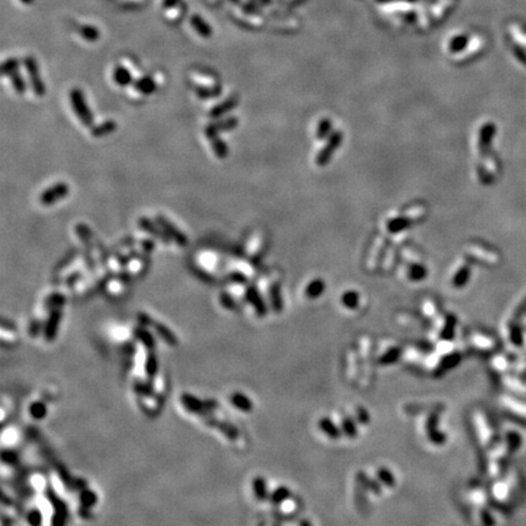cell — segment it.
Masks as SVG:
<instances>
[{
	"label": "cell",
	"mask_w": 526,
	"mask_h": 526,
	"mask_svg": "<svg viewBox=\"0 0 526 526\" xmlns=\"http://www.w3.org/2000/svg\"><path fill=\"white\" fill-rule=\"evenodd\" d=\"M30 413L33 418L43 419L47 415V406L43 402H34V403L31 404Z\"/></svg>",
	"instance_id": "484cf974"
},
{
	"label": "cell",
	"mask_w": 526,
	"mask_h": 526,
	"mask_svg": "<svg viewBox=\"0 0 526 526\" xmlns=\"http://www.w3.org/2000/svg\"><path fill=\"white\" fill-rule=\"evenodd\" d=\"M19 67H20V61L17 59H15V57H10V59L5 60L2 65L3 76L9 77L10 74H13L14 72L19 71Z\"/></svg>",
	"instance_id": "d4e9b609"
},
{
	"label": "cell",
	"mask_w": 526,
	"mask_h": 526,
	"mask_svg": "<svg viewBox=\"0 0 526 526\" xmlns=\"http://www.w3.org/2000/svg\"><path fill=\"white\" fill-rule=\"evenodd\" d=\"M137 318H138V321H139V323L144 327H152V324H154V322H155L154 319H152L149 314H146V313H138Z\"/></svg>",
	"instance_id": "836d02e7"
},
{
	"label": "cell",
	"mask_w": 526,
	"mask_h": 526,
	"mask_svg": "<svg viewBox=\"0 0 526 526\" xmlns=\"http://www.w3.org/2000/svg\"><path fill=\"white\" fill-rule=\"evenodd\" d=\"M379 475H383V476H385V475H384V474H383V471H381V473H379ZM383 479L385 480V481H386V482H387V484H389V478H383Z\"/></svg>",
	"instance_id": "ab89813d"
},
{
	"label": "cell",
	"mask_w": 526,
	"mask_h": 526,
	"mask_svg": "<svg viewBox=\"0 0 526 526\" xmlns=\"http://www.w3.org/2000/svg\"><path fill=\"white\" fill-rule=\"evenodd\" d=\"M27 520L31 524V526H39L40 524H42V513L37 509L31 510L30 513H28Z\"/></svg>",
	"instance_id": "4dcf8cb0"
},
{
	"label": "cell",
	"mask_w": 526,
	"mask_h": 526,
	"mask_svg": "<svg viewBox=\"0 0 526 526\" xmlns=\"http://www.w3.org/2000/svg\"><path fill=\"white\" fill-rule=\"evenodd\" d=\"M220 303L223 308L226 309H234L235 308V301L231 295L227 294V292H222L220 295Z\"/></svg>",
	"instance_id": "f1b7e54d"
},
{
	"label": "cell",
	"mask_w": 526,
	"mask_h": 526,
	"mask_svg": "<svg viewBox=\"0 0 526 526\" xmlns=\"http://www.w3.org/2000/svg\"><path fill=\"white\" fill-rule=\"evenodd\" d=\"M134 336H136L138 340H139L146 349H149V351H154L155 346H156V343H155L154 335H152L148 329H145V328L143 327L136 328V329H134Z\"/></svg>",
	"instance_id": "2e32d148"
},
{
	"label": "cell",
	"mask_w": 526,
	"mask_h": 526,
	"mask_svg": "<svg viewBox=\"0 0 526 526\" xmlns=\"http://www.w3.org/2000/svg\"><path fill=\"white\" fill-rule=\"evenodd\" d=\"M238 126V119L237 117H226V119L215 121V122L209 123V125L203 129V133L207 139H215V138L220 137L221 133L223 132H229L233 131Z\"/></svg>",
	"instance_id": "5b68a950"
},
{
	"label": "cell",
	"mask_w": 526,
	"mask_h": 526,
	"mask_svg": "<svg viewBox=\"0 0 526 526\" xmlns=\"http://www.w3.org/2000/svg\"><path fill=\"white\" fill-rule=\"evenodd\" d=\"M70 194V186L64 182L55 183L40 194L39 201L43 206H53L54 203L64 200Z\"/></svg>",
	"instance_id": "3957f363"
},
{
	"label": "cell",
	"mask_w": 526,
	"mask_h": 526,
	"mask_svg": "<svg viewBox=\"0 0 526 526\" xmlns=\"http://www.w3.org/2000/svg\"><path fill=\"white\" fill-rule=\"evenodd\" d=\"M238 102H239V100H238V96H235V95L229 96L228 99L223 100V101L218 102L217 105H215L214 108H212L211 110H209L208 116L211 117V119H214V120L221 119V117L224 116V115H227V114H228V112H231L232 110H234V109L237 108Z\"/></svg>",
	"instance_id": "ba28073f"
},
{
	"label": "cell",
	"mask_w": 526,
	"mask_h": 526,
	"mask_svg": "<svg viewBox=\"0 0 526 526\" xmlns=\"http://www.w3.org/2000/svg\"><path fill=\"white\" fill-rule=\"evenodd\" d=\"M82 278H83L82 272H73V273H71V274L68 275L67 278H66V285H67V286L76 285V284L78 283V281L82 279Z\"/></svg>",
	"instance_id": "1f68e13d"
},
{
	"label": "cell",
	"mask_w": 526,
	"mask_h": 526,
	"mask_svg": "<svg viewBox=\"0 0 526 526\" xmlns=\"http://www.w3.org/2000/svg\"><path fill=\"white\" fill-rule=\"evenodd\" d=\"M133 88L142 95H151L156 91L157 83L151 76H143L134 80Z\"/></svg>",
	"instance_id": "9c48e42d"
},
{
	"label": "cell",
	"mask_w": 526,
	"mask_h": 526,
	"mask_svg": "<svg viewBox=\"0 0 526 526\" xmlns=\"http://www.w3.org/2000/svg\"><path fill=\"white\" fill-rule=\"evenodd\" d=\"M139 227L143 229L144 232L148 233V234H150L151 237L161 240L162 243L169 244L172 241L171 239H169L167 233L163 231L162 227H161L160 224L156 222V221H152L148 217H142V218H139Z\"/></svg>",
	"instance_id": "8992f818"
},
{
	"label": "cell",
	"mask_w": 526,
	"mask_h": 526,
	"mask_svg": "<svg viewBox=\"0 0 526 526\" xmlns=\"http://www.w3.org/2000/svg\"><path fill=\"white\" fill-rule=\"evenodd\" d=\"M140 245H142L144 251H145L146 254H148V252H151L152 250L155 249V243H154V240H151V239L140 240Z\"/></svg>",
	"instance_id": "d590c367"
},
{
	"label": "cell",
	"mask_w": 526,
	"mask_h": 526,
	"mask_svg": "<svg viewBox=\"0 0 526 526\" xmlns=\"http://www.w3.org/2000/svg\"><path fill=\"white\" fill-rule=\"evenodd\" d=\"M182 403L184 407L188 408V410L194 413H205L206 410V403H202L199 398L194 397V396L189 395V393H184L182 395Z\"/></svg>",
	"instance_id": "e0dca14e"
},
{
	"label": "cell",
	"mask_w": 526,
	"mask_h": 526,
	"mask_svg": "<svg viewBox=\"0 0 526 526\" xmlns=\"http://www.w3.org/2000/svg\"><path fill=\"white\" fill-rule=\"evenodd\" d=\"M286 496H287V491L285 490V488H279V490L275 491L274 494H273L272 499L274 502L278 503V502L283 501V499H285Z\"/></svg>",
	"instance_id": "e575fe53"
},
{
	"label": "cell",
	"mask_w": 526,
	"mask_h": 526,
	"mask_svg": "<svg viewBox=\"0 0 526 526\" xmlns=\"http://www.w3.org/2000/svg\"><path fill=\"white\" fill-rule=\"evenodd\" d=\"M155 221H156V222L159 223L161 227H162L163 231L167 233L169 239H171L172 241H174L178 246L185 247L186 245H188V243H189L188 237H186V235L184 234V233L180 231V229L178 228L175 224L172 223L167 217H165V216H162V215H157L156 217H155Z\"/></svg>",
	"instance_id": "277c9868"
},
{
	"label": "cell",
	"mask_w": 526,
	"mask_h": 526,
	"mask_svg": "<svg viewBox=\"0 0 526 526\" xmlns=\"http://www.w3.org/2000/svg\"><path fill=\"white\" fill-rule=\"evenodd\" d=\"M70 101L72 109H73V112L76 114L77 119L82 122V125L85 126V127H93V112H91L89 106L87 105L84 94H83V91L80 90L79 88H73L70 91Z\"/></svg>",
	"instance_id": "6da1fadb"
},
{
	"label": "cell",
	"mask_w": 526,
	"mask_h": 526,
	"mask_svg": "<svg viewBox=\"0 0 526 526\" xmlns=\"http://www.w3.org/2000/svg\"><path fill=\"white\" fill-rule=\"evenodd\" d=\"M80 502H82V504L84 505L85 508H90L91 505L95 504L96 502V496L95 493L91 492V491H84L82 494H80Z\"/></svg>",
	"instance_id": "83f0119b"
},
{
	"label": "cell",
	"mask_w": 526,
	"mask_h": 526,
	"mask_svg": "<svg viewBox=\"0 0 526 526\" xmlns=\"http://www.w3.org/2000/svg\"><path fill=\"white\" fill-rule=\"evenodd\" d=\"M117 129V123L114 120H108L104 122L99 123V125L93 126L90 128V134L94 138H102L109 136V134L114 133Z\"/></svg>",
	"instance_id": "4fadbf2b"
},
{
	"label": "cell",
	"mask_w": 526,
	"mask_h": 526,
	"mask_svg": "<svg viewBox=\"0 0 526 526\" xmlns=\"http://www.w3.org/2000/svg\"><path fill=\"white\" fill-rule=\"evenodd\" d=\"M209 142H211L212 151L215 152V155L218 157V159L224 160L227 156H228V152H229L228 145H227V143L224 142L223 139H221L220 137H217V138H215V139H211Z\"/></svg>",
	"instance_id": "ffe728a7"
},
{
	"label": "cell",
	"mask_w": 526,
	"mask_h": 526,
	"mask_svg": "<svg viewBox=\"0 0 526 526\" xmlns=\"http://www.w3.org/2000/svg\"><path fill=\"white\" fill-rule=\"evenodd\" d=\"M19 2L21 3L22 5H31L34 2V0H19Z\"/></svg>",
	"instance_id": "f35d334b"
},
{
	"label": "cell",
	"mask_w": 526,
	"mask_h": 526,
	"mask_svg": "<svg viewBox=\"0 0 526 526\" xmlns=\"http://www.w3.org/2000/svg\"><path fill=\"white\" fill-rule=\"evenodd\" d=\"M77 32H78L79 36L82 37V38L84 39L85 42H89V43L96 42V40L99 39V37H100L99 30H97L96 27H94V26H91V25H82V26H79V27L77 28Z\"/></svg>",
	"instance_id": "ac0fdd59"
},
{
	"label": "cell",
	"mask_w": 526,
	"mask_h": 526,
	"mask_svg": "<svg viewBox=\"0 0 526 526\" xmlns=\"http://www.w3.org/2000/svg\"><path fill=\"white\" fill-rule=\"evenodd\" d=\"M112 79L120 87H127L129 84H133L134 82L131 70L125 65L115 66L114 71H112Z\"/></svg>",
	"instance_id": "30bf717a"
},
{
	"label": "cell",
	"mask_w": 526,
	"mask_h": 526,
	"mask_svg": "<svg viewBox=\"0 0 526 526\" xmlns=\"http://www.w3.org/2000/svg\"><path fill=\"white\" fill-rule=\"evenodd\" d=\"M189 22H190L192 30L199 34L200 37H202V38H209V37L212 36L211 26H209L200 15H197V14L191 15Z\"/></svg>",
	"instance_id": "7c38bea8"
},
{
	"label": "cell",
	"mask_w": 526,
	"mask_h": 526,
	"mask_svg": "<svg viewBox=\"0 0 526 526\" xmlns=\"http://www.w3.org/2000/svg\"><path fill=\"white\" fill-rule=\"evenodd\" d=\"M134 257H137L136 252H132V254H131V255L121 256V257H119V262H120V264H121V266H126V264H127V263H128V262H129V261H131V260H133V258H134Z\"/></svg>",
	"instance_id": "8d00e7d4"
},
{
	"label": "cell",
	"mask_w": 526,
	"mask_h": 526,
	"mask_svg": "<svg viewBox=\"0 0 526 526\" xmlns=\"http://www.w3.org/2000/svg\"><path fill=\"white\" fill-rule=\"evenodd\" d=\"M246 298H247V301H249V302L255 307V309L257 311L258 314L260 315L266 314V307H264V303L262 302V300H261L260 294H258L257 289H256L255 286L247 287Z\"/></svg>",
	"instance_id": "9a60e30c"
},
{
	"label": "cell",
	"mask_w": 526,
	"mask_h": 526,
	"mask_svg": "<svg viewBox=\"0 0 526 526\" xmlns=\"http://www.w3.org/2000/svg\"><path fill=\"white\" fill-rule=\"evenodd\" d=\"M321 428L326 431L328 435L332 436V438H338L339 436V431L336 430L335 425L333 424V423H330L329 420H327V419L321 420Z\"/></svg>",
	"instance_id": "f546056e"
},
{
	"label": "cell",
	"mask_w": 526,
	"mask_h": 526,
	"mask_svg": "<svg viewBox=\"0 0 526 526\" xmlns=\"http://www.w3.org/2000/svg\"><path fill=\"white\" fill-rule=\"evenodd\" d=\"M157 372H159V361H157L156 355H155L152 351H150V353H149L148 357H146L145 373L150 376V378H154V376L157 374Z\"/></svg>",
	"instance_id": "cb8c5ba5"
},
{
	"label": "cell",
	"mask_w": 526,
	"mask_h": 526,
	"mask_svg": "<svg viewBox=\"0 0 526 526\" xmlns=\"http://www.w3.org/2000/svg\"><path fill=\"white\" fill-rule=\"evenodd\" d=\"M152 328L155 329L156 334L159 335L165 343H167L169 346H175V345L178 344V338L173 334V332H172L167 326L160 323V322H154Z\"/></svg>",
	"instance_id": "5bb4252c"
},
{
	"label": "cell",
	"mask_w": 526,
	"mask_h": 526,
	"mask_svg": "<svg viewBox=\"0 0 526 526\" xmlns=\"http://www.w3.org/2000/svg\"><path fill=\"white\" fill-rule=\"evenodd\" d=\"M9 79H10L11 85H13L14 90H15L17 94H24L25 91L27 90V84H26V80H25L24 77H22V74L20 73L19 71L14 72L13 74H10V76H9Z\"/></svg>",
	"instance_id": "7402d4cb"
},
{
	"label": "cell",
	"mask_w": 526,
	"mask_h": 526,
	"mask_svg": "<svg viewBox=\"0 0 526 526\" xmlns=\"http://www.w3.org/2000/svg\"><path fill=\"white\" fill-rule=\"evenodd\" d=\"M24 66L26 68V72L28 74V79H30L31 88H32L33 93L37 96H44L45 95V84L43 82L42 76H40L39 67L37 65V61L34 60L33 56H26L24 60Z\"/></svg>",
	"instance_id": "7a4b0ae2"
},
{
	"label": "cell",
	"mask_w": 526,
	"mask_h": 526,
	"mask_svg": "<svg viewBox=\"0 0 526 526\" xmlns=\"http://www.w3.org/2000/svg\"><path fill=\"white\" fill-rule=\"evenodd\" d=\"M65 302H66L65 295L60 294V292H54V294L49 295L47 297V300H45V307L50 309L61 308V307L65 304Z\"/></svg>",
	"instance_id": "603a6c76"
},
{
	"label": "cell",
	"mask_w": 526,
	"mask_h": 526,
	"mask_svg": "<svg viewBox=\"0 0 526 526\" xmlns=\"http://www.w3.org/2000/svg\"><path fill=\"white\" fill-rule=\"evenodd\" d=\"M231 402L233 406L237 407L239 410H243V412H250L252 408L251 401H250L245 395H243V393H234V395H232Z\"/></svg>",
	"instance_id": "44dd1931"
},
{
	"label": "cell",
	"mask_w": 526,
	"mask_h": 526,
	"mask_svg": "<svg viewBox=\"0 0 526 526\" xmlns=\"http://www.w3.org/2000/svg\"><path fill=\"white\" fill-rule=\"evenodd\" d=\"M179 2L180 0H162V9L165 11H167L171 8L175 7V5H177Z\"/></svg>",
	"instance_id": "74e56055"
},
{
	"label": "cell",
	"mask_w": 526,
	"mask_h": 526,
	"mask_svg": "<svg viewBox=\"0 0 526 526\" xmlns=\"http://www.w3.org/2000/svg\"><path fill=\"white\" fill-rule=\"evenodd\" d=\"M62 319V311L61 308H55L51 309V312L49 313V317L47 323L44 326V338L47 341H53L56 338L57 332H59L60 323H61Z\"/></svg>",
	"instance_id": "52a82bcc"
},
{
	"label": "cell",
	"mask_w": 526,
	"mask_h": 526,
	"mask_svg": "<svg viewBox=\"0 0 526 526\" xmlns=\"http://www.w3.org/2000/svg\"><path fill=\"white\" fill-rule=\"evenodd\" d=\"M228 278H229V280L233 281V283H238V284H245L247 281V278L244 274H241L240 272H231L229 273Z\"/></svg>",
	"instance_id": "d6a6232c"
},
{
	"label": "cell",
	"mask_w": 526,
	"mask_h": 526,
	"mask_svg": "<svg viewBox=\"0 0 526 526\" xmlns=\"http://www.w3.org/2000/svg\"><path fill=\"white\" fill-rule=\"evenodd\" d=\"M254 491L257 496L258 499H264L267 496V488H266V482L262 479H256L254 481Z\"/></svg>",
	"instance_id": "4316f807"
},
{
	"label": "cell",
	"mask_w": 526,
	"mask_h": 526,
	"mask_svg": "<svg viewBox=\"0 0 526 526\" xmlns=\"http://www.w3.org/2000/svg\"><path fill=\"white\" fill-rule=\"evenodd\" d=\"M195 94L201 100H207L216 97L222 93V88L217 83L214 84H196L194 88Z\"/></svg>",
	"instance_id": "8fae6325"
},
{
	"label": "cell",
	"mask_w": 526,
	"mask_h": 526,
	"mask_svg": "<svg viewBox=\"0 0 526 526\" xmlns=\"http://www.w3.org/2000/svg\"><path fill=\"white\" fill-rule=\"evenodd\" d=\"M76 233L77 237L85 244V246H88L91 250V247L94 245V233L91 232V229L85 226V224L79 223L76 226Z\"/></svg>",
	"instance_id": "d6986e66"
}]
</instances>
